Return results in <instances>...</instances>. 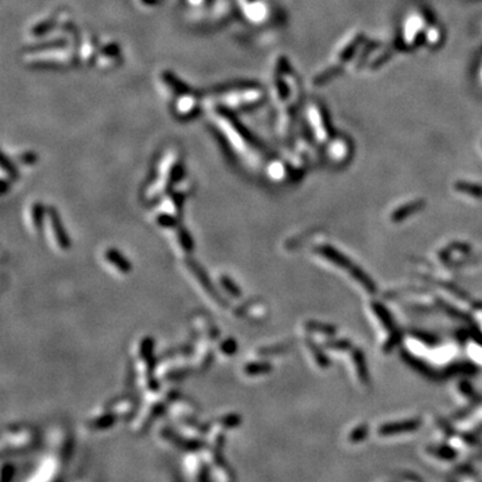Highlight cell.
<instances>
[{
    "label": "cell",
    "mask_w": 482,
    "mask_h": 482,
    "mask_svg": "<svg viewBox=\"0 0 482 482\" xmlns=\"http://www.w3.org/2000/svg\"><path fill=\"white\" fill-rule=\"evenodd\" d=\"M48 224H50V229H51V237L52 240L55 241L56 247L61 249V251H67L70 248V240H69V236H67L66 229L63 228L62 225V221L58 213H56L55 209L50 208L48 209Z\"/></svg>",
    "instance_id": "1"
},
{
    "label": "cell",
    "mask_w": 482,
    "mask_h": 482,
    "mask_svg": "<svg viewBox=\"0 0 482 482\" xmlns=\"http://www.w3.org/2000/svg\"><path fill=\"white\" fill-rule=\"evenodd\" d=\"M321 252H323V253H324L331 261H334L335 264L340 265V267H343L344 269H347L348 272H351V274L355 276L356 279L361 281L362 284L366 285L367 288H370V291H374V289H372L374 288V285H372V283L368 280V277H367L366 275H363V272H361L359 269H356L355 265L351 264L350 261L345 259L344 256H342V254H339L336 252L335 249H331V248H323L321 249Z\"/></svg>",
    "instance_id": "2"
},
{
    "label": "cell",
    "mask_w": 482,
    "mask_h": 482,
    "mask_svg": "<svg viewBox=\"0 0 482 482\" xmlns=\"http://www.w3.org/2000/svg\"><path fill=\"white\" fill-rule=\"evenodd\" d=\"M186 267H188V269L190 271V274L197 279L198 284H200V287L203 288V291H205V294H207V296H208L209 299L212 300L213 303H216L217 305H223L224 301L223 299H221V296H220V295L212 288V284H210V281L208 280V276L205 275V272H203V271L200 269L201 267L198 264H196L194 261H188V263H186Z\"/></svg>",
    "instance_id": "3"
},
{
    "label": "cell",
    "mask_w": 482,
    "mask_h": 482,
    "mask_svg": "<svg viewBox=\"0 0 482 482\" xmlns=\"http://www.w3.org/2000/svg\"><path fill=\"white\" fill-rule=\"evenodd\" d=\"M103 257H105V260H106L109 264L114 267V269H117L119 274L126 275L132 271V264H130V261H127V260L125 259V256H123L119 251H117V249L109 248L107 251H105Z\"/></svg>",
    "instance_id": "4"
},
{
    "label": "cell",
    "mask_w": 482,
    "mask_h": 482,
    "mask_svg": "<svg viewBox=\"0 0 482 482\" xmlns=\"http://www.w3.org/2000/svg\"><path fill=\"white\" fill-rule=\"evenodd\" d=\"M31 225L32 229L35 230L36 233H41L42 228H43V217H45V208L42 207L41 204L36 203L31 207Z\"/></svg>",
    "instance_id": "5"
},
{
    "label": "cell",
    "mask_w": 482,
    "mask_h": 482,
    "mask_svg": "<svg viewBox=\"0 0 482 482\" xmlns=\"http://www.w3.org/2000/svg\"><path fill=\"white\" fill-rule=\"evenodd\" d=\"M177 244L180 245V248L183 249L184 252H186V253L192 252L193 248H194V243H193L190 234L184 228L177 230Z\"/></svg>",
    "instance_id": "6"
},
{
    "label": "cell",
    "mask_w": 482,
    "mask_h": 482,
    "mask_svg": "<svg viewBox=\"0 0 482 482\" xmlns=\"http://www.w3.org/2000/svg\"><path fill=\"white\" fill-rule=\"evenodd\" d=\"M220 283H221L223 288L225 289V291H227L229 295H232V296H234V298H240V296H241V291H240L239 285L236 284V283H234L233 280L230 279L229 276H225V275H223V276L220 277Z\"/></svg>",
    "instance_id": "7"
},
{
    "label": "cell",
    "mask_w": 482,
    "mask_h": 482,
    "mask_svg": "<svg viewBox=\"0 0 482 482\" xmlns=\"http://www.w3.org/2000/svg\"><path fill=\"white\" fill-rule=\"evenodd\" d=\"M269 363H257V362H253V363H245L244 366V372L248 374V375H256V374H263V372H267L269 371Z\"/></svg>",
    "instance_id": "8"
},
{
    "label": "cell",
    "mask_w": 482,
    "mask_h": 482,
    "mask_svg": "<svg viewBox=\"0 0 482 482\" xmlns=\"http://www.w3.org/2000/svg\"><path fill=\"white\" fill-rule=\"evenodd\" d=\"M220 348L224 352V355H233L234 351H237V343L233 339H228L221 343Z\"/></svg>",
    "instance_id": "9"
}]
</instances>
